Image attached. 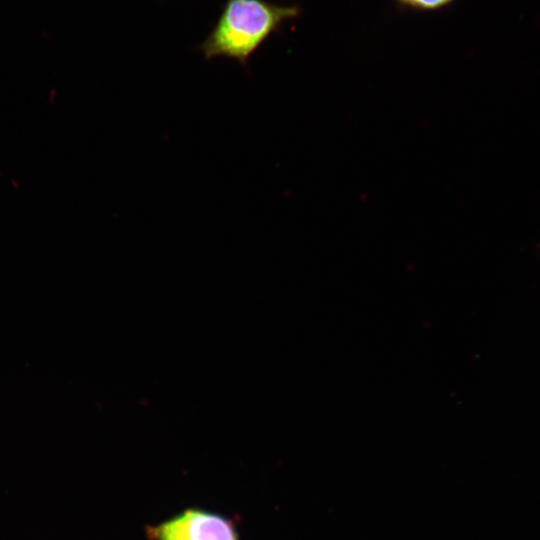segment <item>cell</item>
I'll return each instance as SVG.
<instances>
[{
    "label": "cell",
    "mask_w": 540,
    "mask_h": 540,
    "mask_svg": "<svg viewBox=\"0 0 540 540\" xmlns=\"http://www.w3.org/2000/svg\"><path fill=\"white\" fill-rule=\"evenodd\" d=\"M298 13L295 6H279L266 0H226L215 26L199 48L206 60L224 56L245 65L283 22Z\"/></svg>",
    "instance_id": "6da1fadb"
},
{
    "label": "cell",
    "mask_w": 540,
    "mask_h": 540,
    "mask_svg": "<svg viewBox=\"0 0 540 540\" xmlns=\"http://www.w3.org/2000/svg\"><path fill=\"white\" fill-rule=\"evenodd\" d=\"M148 534L153 540H238L228 519L192 509L151 527Z\"/></svg>",
    "instance_id": "7a4b0ae2"
},
{
    "label": "cell",
    "mask_w": 540,
    "mask_h": 540,
    "mask_svg": "<svg viewBox=\"0 0 540 540\" xmlns=\"http://www.w3.org/2000/svg\"><path fill=\"white\" fill-rule=\"evenodd\" d=\"M404 4L422 9H435L442 7L452 0H398Z\"/></svg>",
    "instance_id": "3957f363"
}]
</instances>
